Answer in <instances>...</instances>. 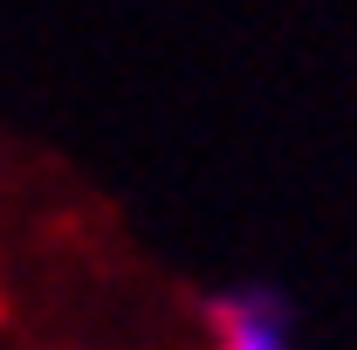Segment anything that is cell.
I'll use <instances>...</instances> for the list:
<instances>
[{"mask_svg": "<svg viewBox=\"0 0 357 350\" xmlns=\"http://www.w3.org/2000/svg\"><path fill=\"white\" fill-rule=\"evenodd\" d=\"M213 350H296V309L268 282H241L206 303Z\"/></svg>", "mask_w": 357, "mask_h": 350, "instance_id": "6da1fadb", "label": "cell"}]
</instances>
